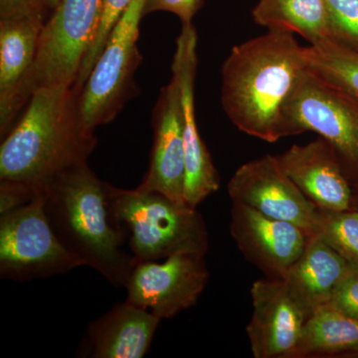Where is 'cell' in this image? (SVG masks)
Masks as SVG:
<instances>
[{"instance_id": "1", "label": "cell", "mask_w": 358, "mask_h": 358, "mask_svg": "<svg viewBox=\"0 0 358 358\" xmlns=\"http://www.w3.org/2000/svg\"><path fill=\"white\" fill-rule=\"evenodd\" d=\"M294 33L268 30L233 47L221 69V103L242 133L267 143L285 138V105L307 70Z\"/></svg>"}, {"instance_id": "2", "label": "cell", "mask_w": 358, "mask_h": 358, "mask_svg": "<svg viewBox=\"0 0 358 358\" xmlns=\"http://www.w3.org/2000/svg\"><path fill=\"white\" fill-rule=\"evenodd\" d=\"M74 87H44L33 93L20 120L2 138L0 180L43 194L59 174L85 164L96 145L85 126Z\"/></svg>"}, {"instance_id": "3", "label": "cell", "mask_w": 358, "mask_h": 358, "mask_svg": "<svg viewBox=\"0 0 358 358\" xmlns=\"http://www.w3.org/2000/svg\"><path fill=\"white\" fill-rule=\"evenodd\" d=\"M109 185L87 162L71 167L45 190L44 211L59 241L71 254L113 286L124 287L136 264L124 248L126 236L113 220Z\"/></svg>"}, {"instance_id": "4", "label": "cell", "mask_w": 358, "mask_h": 358, "mask_svg": "<svg viewBox=\"0 0 358 358\" xmlns=\"http://www.w3.org/2000/svg\"><path fill=\"white\" fill-rule=\"evenodd\" d=\"M108 199L113 220L126 236L136 264L180 253L206 254V224L194 207L159 192L110 185Z\"/></svg>"}, {"instance_id": "5", "label": "cell", "mask_w": 358, "mask_h": 358, "mask_svg": "<svg viewBox=\"0 0 358 358\" xmlns=\"http://www.w3.org/2000/svg\"><path fill=\"white\" fill-rule=\"evenodd\" d=\"M102 6L103 0H60L42 28L34 64L16 96V119L37 90L74 86L95 38Z\"/></svg>"}, {"instance_id": "6", "label": "cell", "mask_w": 358, "mask_h": 358, "mask_svg": "<svg viewBox=\"0 0 358 358\" xmlns=\"http://www.w3.org/2000/svg\"><path fill=\"white\" fill-rule=\"evenodd\" d=\"M145 0H133L115 26L95 67L79 92V109L85 126L95 131L109 124L138 93L134 74L141 65L138 39Z\"/></svg>"}, {"instance_id": "7", "label": "cell", "mask_w": 358, "mask_h": 358, "mask_svg": "<svg viewBox=\"0 0 358 358\" xmlns=\"http://www.w3.org/2000/svg\"><path fill=\"white\" fill-rule=\"evenodd\" d=\"M285 138L313 131L331 143L343 171L358 185V103L308 69L289 96Z\"/></svg>"}, {"instance_id": "8", "label": "cell", "mask_w": 358, "mask_h": 358, "mask_svg": "<svg viewBox=\"0 0 358 358\" xmlns=\"http://www.w3.org/2000/svg\"><path fill=\"white\" fill-rule=\"evenodd\" d=\"M83 263L61 244L44 211L43 194L0 216V278L27 282L63 275Z\"/></svg>"}, {"instance_id": "9", "label": "cell", "mask_w": 358, "mask_h": 358, "mask_svg": "<svg viewBox=\"0 0 358 358\" xmlns=\"http://www.w3.org/2000/svg\"><path fill=\"white\" fill-rule=\"evenodd\" d=\"M209 278L202 254L180 253L162 263H138L124 285L126 301L150 310L160 320L173 319L196 305Z\"/></svg>"}, {"instance_id": "10", "label": "cell", "mask_w": 358, "mask_h": 358, "mask_svg": "<svg viewBox=\"0 0 358 358\" xmlns=\"http://www.w3.org/2000/svg\"><path fill=\"white\" fill-rule=\"evenodd\" d=\"M227 192L233 202L294 224L308 236L315 233L319 208L285 173L277 155H266L238 167Z\"/></svg>"}, {"instance_id": "11", "label": "cell", "mask_w": 358, "mask_h": 358, "mask_svg": "<svg viewBox=\"0 0 358 358\" xmlns=\"http://www.w3.org/2000/svg\"><path fill=\"white\" fill-rule=\"evenodd\" d=\"M196 29L183 24L176 39L171 72L178 78L182 98L183 138H185V203L197 208L207 197L220 187V176L214 166L210 152L200 136L195 114V79L197 64Z\"/></svg>"}, {"instance_id": "12", "label": "cell", "mask_w": 358, "mask_h": 358, "mask_svg": "<svg viewBox=\"0 0 358 358\" xmlns=\"http://www.w3.org/2000/svg\"><path fill=\"white\" fill-rule=\"evenodd\" d=\"M154 141L150 164L138 188L185 201V138L183 106L178 78L171 72L169 83L160 90L152 117Z\"/></svg>"}, {"instance_id": "13", "label": "cell", "mask_w": 358, "mask_h": 358, "mask_svg": "<svg viewBox=\"0 0 358 358\" xmlns=\"http://www.w3.org/2000/svg\"><path fill=\"white\" fill-rule=\"evenodd\" d=\"M230 233L245 258L273 279L286 277L308 237L294 224L268 217L237 202L231 208Z\"/></svg>"}, {"instance_id": "14", "label": "cell", "mask_w": 358, "mask_h": 358, "mask_svg": "<svg viewBox=\"0 0 358 358\" xmlns=\"http://www.w3.org/2000/svg\"><path fill=\"white\" fill-rule=\"evenodd\" d=\"M251 320L246 327L255 358H288L298 345L308 315L284 279L265 277L250 289Z\"/></svg>"}, {"instance_id": "15", "label": "cell", "mask_w": 358, "mask_h": 358, "mask_svg": "<svg viewBox=\"0 0 358 358\" xmlns=\"http://www.w3.org/2000/svg\"><path fill=\"white\" fill-rule=\"evenodd\" d=\"M277 157L285 173L317 208L352 209V183L329 141L319 136L306 145H292Z\"/></svg>"}, {"instance_id": "16", "label": "cell", "mask_w": 358, "mask_h": 358, "mask_svg": "<svg viewBox=\"0 0 358 358\" xmlns=\"http://www.w3.org/2000/svg\"><path fill=\"white\" fill-rule=\"evenodd\" d=\"M162 320L124 301L92 322L81 345V357L141 358L150 350Z\"/></svg>"}, {"instance_id": "17", "label": "cell", "mask_w": 358, "mask_h": 358, "mask_svg": "<svg viewBox=\"0 0 358 358\" xmlns=\"http://www.w3.org/2000/svg\"><path fill=\"white\" fill-rule=\"evenodd\" d=\"M43 16L0 20V136L16 122L14 102L36 57Z\"/></svg>"}, {"instance_id": "18", "label": "cell", "mask_w": 358, "mask_h": 358, "mask_svg": "<svg viewBox=\"0 0 358 358\" xmlns=\"http://www.w3.org/2000/svg\"><path fill=\"white\" fill-rule=\"evenodd\" d=\"M350 266L336 250L313 234L308 237L305 250L284 280L294 300L310 317L315 308L329 303Z\"/></svg>"}, {"instance_id": "19", "label": "cell", "mask_w": 358, "mask_h": 358, "mask_svg": "<svg viewBox=\"0 0 358 358\" xmlns=\"http://www.w3.org/2000/svg\"><path fill=\"white\" fill-rule=\"evenodd\" d=\"M319 357L358 358V319L331 303L310 313L288 358Z\"/></svg>"}, {"instance_id": "20", "label": "cell", "mask_w": 358, "mask_h": 358, "mask_svg": "<svg viewBox=\"0 0 358 358\" xmlns=\"http://www.w3.org/2000/svg\"><path fill=\"white\" fill-rule=\"evenodd\" d=\"M252 17L268 30L296 33L310 45L334 39L324 0H258Z\"/></svg>"}, {"instance_id": "21", "label": "cell", "mask_w": 358, "mask_h": 358, "mask_svg": "<svg viewBox=\"0 0 358 358\" xmlns=\"http://www.w3.org/2000/svg\"><path fill=\"white\" fill-rule=\"evenodd\" d=\"M308 69L358 103V49L331 39L305 47Z\"/></svg>"}, {"instance_id": "22", "label": "cell", "mask_w": 358, "mask_h": 358, "mask_svg": "<svg viewBox=\"0 0 358 358\" xmlns=\"http://www.w3.org/2000/svg\"><path fill=\"white\" fill-rule=\"evenodd\" d=\"M313 234L322 238L348 263L358 266L357 209L343 211L319 209Z\"/></svg>"}, {"instance_id": "23", "label": "cell", "mask_w": 358, "mask_h": 358, "mask_svg": "<svg viewBox=\"0 0 358 358\" xmlns=\"http://www.w3.org/2000/svg\"><path fill=\"white\" fill-rule=\"evenodd\" d=\"M131 2L133 0H103L102 13H101L100 22H99L95 38L85 56L76 83L73 86L78 93L83 88L92 70L95 67L110 33L131 6Z\"/></svg>"}, {"instance_id": "24", "label": "cell", "mask_w": 358, "mask_h": 358, "mask_svg": "<svg viewBox=\"0 0 358 358\" xmlns=\"http://www.w3.org/2000/svg\"><path fill=\"white\" fill-rule=\"evenodd\" d=\"M334 40L358 49V0H324Z\"/></svg>"}, {"instance_id": "25", "label": "cell", "mask_w": 358, "mask_h": 358, "mask_svg": "<svg viewBox=\"0 0 358 358\" xmlns=\"http://www.w3.org/2000/svg\"><path fill=\"white\" fill-rule=\"evenodd\" d=\"M329 303L343 313L358 319V266L350 264Z\"/></svg>"}, {"instance_id": "26", "label": "cell", "mask_w": 358, "mask_h": 358, "mask_svg": "<svg viewBox=\"0 0 358 358\" xmlns=\"http://www.w3.org/2000/svg\"><path fill=\"white\" fill-rule=\"evenodd\" d=\"M203 4L204 0H145L143 15L166 11L178 16L182 24H192Z\"/></svg>"}, {"instance_id": "27", "label": "cell", "mask_w": 358, "mask_h": 358, "mask_svg": "<svg viewBox=\"0 0 358 358\" xmlns=\"http://www.w3.org/2000/svg\"><path fill=\"white\" fill-rule=\"evenodd\" d=\"M37 196L38 194L26 185L0 180V216L30 203Z\"/></svg>"}, {"instance_id": "28", "label": "cell", "mask_w": 358, "mask_h": 358, "mask_svg": "<svg viewBox=\"0 0 358 358\" xmlns=\"http://www.w3.org/2000/svg\"><path fill=\"white\" fill-rule=\"evenodd\" d=\"M31 16H43L48 20L50 14L40 6L37 0H0V20Z\"/></svg>"}, {"instance_id": "29", "label": "cell", "mask_w": 358, "mask_h": 358, "mask_svg": "<svg viewBox=\"0 0 358 358\" xmlns=\"http://www.w3.org/2000/svg\"><path fill=\"white\" fill-rule=\"evenodd\" d=\"M37 1H38L40 6H41L45 11L51 14L52 11L57 7L60 0H37Z\"/></svg>"}, {"instance_id": "30", "label": "cell", "mask_w": 358, "mask_h": 358, "mask_svg": "<svg viewBox=\"0 0 358 358\" xmlns=\"http://www.w3.org/2000/svg\"><path fill=\"white\" fill-rule=\"evenodd\" d=\"M353 189V201L352 208L358 210V185L352 188Z\"/></svg>"}]
</instances>
